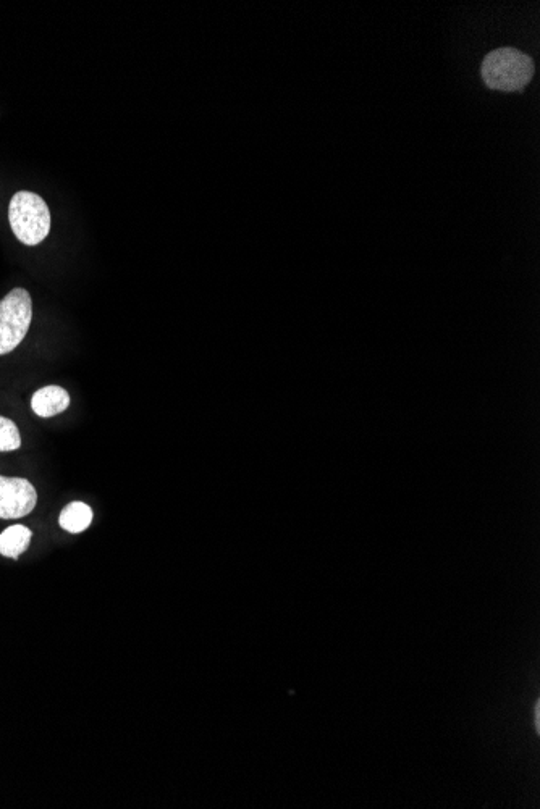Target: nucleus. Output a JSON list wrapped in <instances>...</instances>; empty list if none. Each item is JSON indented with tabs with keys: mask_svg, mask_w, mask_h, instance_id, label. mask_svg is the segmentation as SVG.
I'll return each mask as SVG.
<instances>
[{
	"mask_svg": "<svg viewBox=\"0 0 540 809\" xmlns=\"http://www.w3.org/2000/svg\"><path fill=\"white\" fill-rule=\"evenodd\" d=\"M482 78L487 86L500 91H518L531 81L534 63L529 55L513 47L490 52L482 62Z\"/></svg>",
	"mask_w": 540,
	"mask_h": 809,
	"instance_id": "obj_2",
	"label": "nucleus"
},
{
	"mask_svg": "<svg viewBox=\"0 0 540 809\" xmlns=\"http://www.w3.org/2000/svg\"><path fill=\"white\" fill-rule=\"evenodd\" d=\"M22 446V435L13 420L0 415V453L17 451Z\"/></svg>",
	"mask_w": 540,
	"mask_h": 809,
	"instance_id": "obj_8",
	"label": "nucleus"
},
{
	"mask_svg": "<svg viewBox=\"0 0 540 809\" xmlns=\"http://www.w3.org/2000/svg\"><path fill=\"white\" fill-rule=\"evenodd\" d=\"M68 406H70V396L62 386H44L41 390L36 391L33 398H31V409H33L34 414L38 415V417H43V419L62 414V412L67 411Z\"/></svg>",
	"mask_w": 540,
	"mask_h": 809,
	"instance_id": "obj_5",
	"label": "nucleus"
},
{
	"mask_svg": "<svg viewBox=\"0 0 540 809\" xmlns=\"http://www.w3.org/2000/svg\"><path fill=\"white\" fill-rule=\"evenodd\" d=\"M10 227L13 235L26 246H38L51 231V212L38 194L18 191L10 201Z\"/></svg>",
	"mask_w": 540,
	"mask_h": 809,
	"instance_id": "obj_1",
	"label": "nucleus"
},
{
	"mask_svg": "<svg viewBox=\"0 0 540 809\" xmlns=\"http://www.w3.org/2000/svg\"><path fill=\"white\" fill-rule=\"evenodd\" d=\"M93 517V509L89 508L88 504L73 501L60 512L59 524L65 532L78 535L89 529Z\"/></svg>",
	"mask_w": 540,
	"mask_h": 809,
	"instance_id": "obj_6",
	"label": "nucleus"
},
{
	"mask_svg": "<svg viewBox=\"0 0 540 809\" xmlns=\"http://www.w3.org/2000/svg\"><path fill=\"white\" fill-rule=\"evenodd\" d=\"M38 493L26 478L0 475V519H22L36 508Z\"/></svg>",
	"mask_w": 540,
	"mask_h": 809,
	"instance_id": "obj_4",
	"label": "nucleus"
},
{
	"mask_svg": "<svg viewBox=\"0 0 540 809\" xmlns=\"http://www.w3.org/2000/svg\"><path fill=\"white\" fill-rule=\"evenodd\" d=\"M33 533L25 525H12L0 533V554L4 558L18 559L28 550Z\"/></svg>",
	"mask_w": 540,
	"mask_h": 809,
	"instance_id": "obj_7",
	"label": "nucleus"
},
{
	"mask_svg": "<svg viewBox=\"0 0 540 809\" xmlns=\"http://www.w3.org/2000/svg\"><path fill=\"white\" fill-rule=\"evenodd\" d=\"M33 320V301L25 288H15L0 301V356L25 340Z\"/></svg>",
	"mask_w": 540,
	"mask_h": 809,
	"instance_id": "obj_3",
	"label": "nucleus"
}]
</instances>
